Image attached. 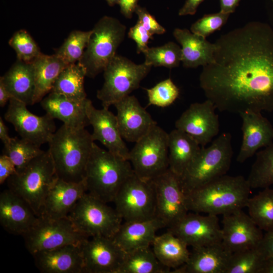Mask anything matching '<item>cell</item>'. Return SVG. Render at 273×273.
<instances>
[{"instance_id": "obj_1", "label": "cell", "mask_w": 273, "mask_h": 273, "mask_svg": "<svg viewBox=\"0 0 273 273\" xmlns=\"http://www.w3.org/2000/svg\"><path fill=\"white\" fill-rule=\"evenodd\" d=\"M213 62L204 67L200 85L221 112L273 111V28L250 22L215 42Z\"/></svg>"}, {"instance_id": "obj_2", "label": "cell", "mask_w": 273, "mask_h": 273, "mask_svg": "<svg viewBox=\"0 0 273 273\" xmlns=\"http://www.w3.org/2000/svg\"><path fill=\"white\" fill-rule=\"evenodd\" d=\"M251 187L242 175H224L186 194L188 211L225 215L246 207Z\"/></svg>"}, {"instance_id": "obj_3", "label": "cell", "mask_w": 273, "mask_h": 273, "mask_svg": "<svg viewBox=\"0 0 273 273\" xmlns=\"http://www.w3.org/2000/svg\"><path fill=\"white\" fill-rule=\"evenodd\" d=\"M94 143L85 128L63 124L57 130L48 143V150L58 177L67 182L83 181Z\"/></svg>"}, {"instance_id": "obj_4", "label": "cell", "mask_w": 273, "mask_h": 273, "mask_svg": "<svg viewBox=\"0 0 273 273\" xmlns=\"http://www.w3.org/2000/svg\"><path fill=\"white\" fill-rule=\"evenodd\" d=\"M133 173L128 160L94 143L83 180L86 193L106 203L113 202L122 184Z\"/></svg>"}, {"instance_id": "obj_5", "label": "cell", "mask_w": 273, "mask_h": 273, "mask_svg": "<svg viewBox=\"0 0 273 273\" xmlns=\"http://www.w3.org/2000/svg\"><path fill=\"white\" fill-rule=\"evenodd\" d=\"M58 178L49 150L17 170L7 180L8 189L24 199L35 214L41 215L46 198Z\"/></svg>"}, {"instance_id": "obj_6", "label": "cell", "mask_w": 273, "mask_h": 273, "mask_svg": "<svg viewBox=\"0 0 273 273\" xmlns=\"http://www.w3.org/2000/svg\"><path fill=\"white\" fill-rule=\"evenodd\" d=\"M233 154L232 136L229 132L221 134L208 147H202L179 177L185 194L225 175Z\"/></svg>"}, {"instance_id": "obj_7", "label": "cell", "mask_w": 273, "mask_h": 273, "mask_svg": "<svg viewBox=\"0 0 273 273\" xmlns=\"http://www.w3.org/2000/svg\"><path fill=\"white\" fill-rule=\"evenodd\" d=\"M126 27L116 18L105 16L91 30L84 54L78 62L84 68L86 76L95 78L103 72L116 56L124 39Z\"/></svg>"}, {"instance_id": "obj_8", "label": "cell", "mask_w": 273, "mask_h": 273, "mask_svg": "<svg viewBox=\"0 0 273 273\" xmlns=\"http://www.w3.org/2000/svg\"><path fill=\"white\" fill-rule=\"evenodd\" d=\"M152 66L136 64L122 56H116L105 68L104 82L97 93L103 108H108L138 88Z\"/></svg>"}, {"instance_id": "obj_9", "label": "cell", "mask_w": 273, "mask_h": 273, "mask_svg": "<svg viewBox=\"0 0 273 273\" xmlns=\"http://www.w3.org/2000/svg\"><path fill=\"white\" fill-rule=\"evenodd\" d=\"M68 217L76 230L88 238H112L122 221L115 209L87 193L78 201Z\"/></svg>"}, {"instance_id": "obj_10", "label": "cell", "mask_w": 273, "mask_h": 273, "mask_svg": "<svg viewBox=\"0 0 273 273\" xmlns=\"http://www.w3.org/2000/svg\"><path fill=\"white\" fill-rule=\"evenodd\" d=\"M135 143L128 160L138 176L151 180L169 168L168 133L157 124Z\"/></svg>"}, {"instance_id": "obj_11", "label": "cell", "mask_w": 273, "mask_h": 273, "mask_svg": "<svg viewBox=\"0 0 273 273\" xmlns=\"http://www.w3.org/2000/svg\"><path fill=\"white\" fill-rule=\"evenodd\" d=\"M124 221L144 220L156 217V197L151 180L131 174L122 184L113 202Z\"/></svg>"}, {"instance_id": "obj_12", "label": "cell", "mask_w": 273, "mask_h": 273, "mask_svg": "<svg viewBox=\"0 0 273 273\" xmlns=\"http://www.w3.org/2000/svg\"><path fill=\"white\" fill-rule=\"evenodd\" d=\"M23 236L25 247L32 255L68 245H79L89 238L76 230L68 216L59 219L38 216Z\"/></svg>"}, {"instance_id": "obj_13", "label": "cell", "mask_w": 273, "mask_h": 273, "mask_svg": "<svg viewBox=\"0 0 273 273\" xmlns=\"http://www.w3.org/2000/svg\"><path fill=\"white\" fill-rule=\"evenodd\" d=\"M151 181L155 192L156 217L169 228L189 211L179 177L168 168Z\"/></svg>"}, {"instance_id": "obj_14", "label": "cell", "mask_w": 273, "mask_h": 273, "mask_svg": "<svg viewBox=\"0 0 273 273\" xmlns=\"http://www.w3.org/2000/svg\"><path fill=\"white\" fill-rule=\"evenodd\" d=\"M27 105L11 98L4 115L21 138L40 146L49 143L56 130L54 119L47 114L37 116L30 112Z\"/></svg>"}, {"instance_id": "obj_15", "label": "cell", "mask_w": 273, "mask_h": 273, "mask_svg": "<svg viewBox=\"0 0 273 273\" xmlns=\"http://www.w3.org/2000/svg\"><path fill=\"white\" fill-rule=\"evenodd\" d=\"M216 107L209 100L194 103L185 111L175 123V128L181 130L205 147L219 131Z\"/></svg>"}, {"instance_id": "obj_16", "label": "cell", "mask_w": 273, "mask_h": 273, "mask_svg": "<svg viewBox=\"0 0 273 273\" xmlns=\"http://www.w3.org/2000/svg\"><path fill=\"white\" fill-rule=\"evenodd\" d=\"M167 230L192 248L219 243L222 240L221 228L218 218L215 215L188 212Z\"/></svg>"}, {"instance_id": "obj_17", "label": "cell", "mask_w": 273, "mask_h": 273, "mask_svg": "<svg viewBox=\"0 0 273 273\" xmlns=\"http://www.w3.org/2000/svg\"><path fill=\"white\" fill-rule=\"evenodd\" d=\"M83 273H117L124 252L112 238L93 237L80 244Z\"/></svg>"}, {"instance_id": "obj_18", "label": "cell", "mask_w": 273, "mask_h": 273, "mask_svg": "<svg viewBox=\"0 0 273 273\" xmlns=\"http://www.w3.org/2000/svg\"><path fill=\"white\" fill-rule=\"evenodd\" d=\"M222 216L221 243L229 251L258 246L263 235L249 214L241 209Z\"/></svg>"}, {"instance_id": "obj_19", "label": "cell", "mask_w": 273, "mask_h": 273, "mask_svg": "<svg viewBox=\"0 0 273 273\" xmlns=\"http://www.w3.org/2000/svg\"><path fill=\"white\" fill-rule=\"evenodd\" d=\"M86 109L89 124L93 128V141H99L109 151L128 160L130 150L121 135L116 116L108 108L96 109L89 99Z\"/></svg>"}, {"instance_id": "obj_20", "label": "cell", "mask_w": 273, "mask_h": 273, "mask_svg": "<svg viewBox=\"0 0 273 273\" xmlns=\"http://www.w3.org/2000/svg\"><path fill=\"white\" fill-rule=\"evenodd\" d=\"M114 106L121 135L127 142H136L157 124L134 96L128 95Z\"/></svg>"}, {"instance_id": "obj_21", "label": "cell", "mask_w": 273, "mask_h": 273, "mask_svg": "<svg viewBox=\"0 0 273 273\" xmlns=\"http://www.w3.org/2000/svg\"><path fill=\"white\" fill-rule=\"evenodd\" d=\"M243 139L237 161L243 163L273 141V126L261 112L247 111L239 114Z\"/></svg>"}, {"instance_id": "obj_22", "label": "cell", "mask_w": 273, "mask_h": 273, "mask_svg": "<svg viewBox=\"0 0 273 273\" xmlns=\"http://www.w3.org/2000/svg\"><path fill=\"white\" fill-rule=\"evenodd\" d=\"M38 216L29 205L10 190L0 194V223L8 233L24 235L36 223Z\"/></svg>"}, {"instance_id": "obj_23", "label": "cell", "mask_w": 273, "mask_h": 273, "mask_svg": "<svg viewBox=\"0 0 273 273\" xmlns=\"http://www.w3.org/2000/svg\"><path fill=\"white\" fill-rule=\"evenodd\" d=\"M187 262L171 273H225L230 256L221 242L192 248Z\"/></svg>"}, {"instance_id": "obj_24", "label": "cell", "mask_w": 273, "mask_h": 273, "mask_svg": "<svg viewBox=\"0 0 273 273\" xmlns=\"http://www.w3.org/2000/svg\"><path fill=\"white\" fill-rule=\"evenodd\" d=\"M86 193L83 181L71 183L58 178L46 198L40 216L51 219L68 216L78 201Z\"/></svg>"}, {"instance_id": "obj_25", "label": "cell", "mask_w": 273, "mask_h": 273, "mask_svg": "<svg viewBox=\"0 0 273 273\" xmlns=\"http://www.w3.org/2000/svg\"><path fill=\"white\" fill-rule=\"evenodd\" d=\"M32 256L42 273H83L80 244L39 251Z\"/></svg>"}, {"instance_id": "obj_26", "label": "cell", "mask_w": 273, "mask_h": 273, "mask_svg": "<svg viewBox=\"0 0 273 273\" xmlns=\"http://www.w3.org/2000/svg\"><path fill=\"white\" fill-rule=\"evenodd\" d=\"M165 227L157 217L144 220L124 221L112 239L125 252L150 247L157 231Z\"/></svg>"}, {"instance_id": "obj_27", "label": "cell", "mask_w": 273, "mask_h": 273, "mask_svg": "<svg viewBox=\"0 0 273 273\" xmlns=\"http://www.w3.org/2000/svg\"><path fill=\"white\" fill-rule=\"evenodd\" d=\"M88 99L76 101L63 95L51 92L40 102L46 114L57 119L63 124L74 128H85L89 124L86 106Z\"/></svg>"}, {"instance_id": "obj_28", "label": "cell", "mask_w": 273, "mask_h": 273, "mask_svg": "<svg viewBox=\"0 0 273 273\" xmlns=\"http://www.w3.org/2000/svg\"><path fill=\"white\" fill-rule=\"evenodd\" d=\"M173 35L181 46V62L184 67H204L213 62L215 43L210 42L186 28H175Z\"/></svg>"}, {"instance_id": "obj_29", "label": "cell", "mask_w": 273, "mask_h": 273, "mask_svg": "<svg viewBox=\"0 0 273 273\" xmlns=\"http://www.w3.org/2000/svg\"><path fill=\"white\" fill-rule=\"evenodd\" d=\"M202 147L186 132L174 129L168 133L169 168L179 177L199 154Z\"/></svg>"}, {"instance_id": "obj_30", "label": "cell", "mask_w": 273, "mask_h": 273, "mask_svg": "<svg viewBox=\"0 0 273 273\" xmlns=\"http://www.w3.org/2000/svg\"><path fill=\"white\" fill-rule=\"evenodd\" d=\"M0 80L13 98L27 105H33L35 83L32 62L17 59L9 70L1 76Z\"/></svg>"}, {"instance_id": "obj_31", "label": "cell", "mask_w": 273, "mask_h": 273, "mask_svg": "<svg viewBox=\"0 0 273 273\" xmlns=\"http://www.w3.org/2000/svg\"><path fill=\"white\" fill-rule=\"evenodd\" d=\"M34 75L35 89L33 105L40 102L50 93L61 72L68 65L55 54H41L32 62Z\"/></svg>"}, {"instance_id": "obj_32", "label": "cell", "mask_w": 273, "mask_h": 273, "mask_svg": "<svg viewBox=\"0 0 273 273\" xmlns=\"http://www.w3.org/2000/svg\"><path fill=\"white\" fill-rule=\"evenodd\" d=\"M151 245L159 261L169 269L180 267L189 258L190 252L188 245L168 230L161 235H157Z\"/></svg>"}, {"instance_id": "obj_33", "label": "cell", "mask_w": 273, "mask_h": 273, "mask_svg": "<svg viewBox=\"0 0 273 273\" xmlns=\"http://www.w3.org/2000/svg\"><path fill=\"white\" fill-rule=\"evenodd\" d=\"M85 76V70L79 62L69 64L59 74L51 92L76 101H84L87 99L84 87Z\"/></svg>"}, {"instance_id": "obj_34", "label": "cell", "mask_w": 273, "mask_h": 273, "mask_svg": "<svg viewBox=\"0 0 273 273\" xmlns=\"http://www.w3.org/2000/svg\"><path fill=\"white\" fill-rule=\"evenodd\" d=\"M150 247L125 252L117 273H168Z\"/></svg>"}, {"instance_id": "obj_35", "label": "cell", "mask_w": 273, "mask_h": 273, "mask_svg": "<svg viewBox=\"0 0 273 273\" xmlns=\"http://www.w3.org/2000/svg\"><path fill=\"white\" fill-rule=\"evenodd\" d=\"M246 207L249 215L261 230L266 232L273 229V189L263 188L249 198Z\"/></svg>"}, {"instance_id": "obj_36", "label": "cell", "mask_w": 273, "mask_h": 273, "mask_svg": "<svg viewBox=\"0 0 273 273\" xmlns=\"http://www.w3.org/2000/svg\"><path fill=\"white\" fill-rule=\"evenodd\" d=\"M247 180L251 189H263L273 185V141L256 153Z\"/></svg>"}, {"instance_id": "obj_37", "label": "cell", "mask_w": 273, "mask_h": 273, "mask_svg": "<svg viewBox=\"0 0 273 273\" xmlns=\"http://www.w3.org/2000/svg\"><path fill=\"white\" fill-rule=\"evenodd\" d=\"M265 260L258 248L232 253L225 273H260Z\"/></svg>"}, {"instance_id": "obj_38", "label": "cell", "mask_w": 273, "mask_h": 273, "mask_svg": "<svg viewBox=\"0 0 273 273\" xmlns=\"http://www.w3.org/2000/svg\"><path fill=\"white\" fill-rule=\"evenodd\" d=\"M143 54L144 63L152 67L162 66L171 69L178 67L181 62V49L172 41L160 47H149Z\"/></svg>"}, {"instance_id": "obj_39", "label": "cell", "mask_w": 273, "mask_h": 273, "mask_svg": "<svg viewBox=\"0 0 273 273\" xmlns=\"http://www.w3.org/2000/svg\"><path fill=\"white\" fill-rule=\"evenodd\" d=\"M43 152L40 146L28 140L12 138L8 144L4 145L3 154L10 158L17 170H20Z\"/></svg>"}, {"instance_id": "obj_40", "label": "cell", "mask_w": 273, "mask_h": 273, "mask_svg": "<svg viewBox=\"0 0 273 273\" xmlns=\"http://www.w3.org/2000/svg\"><path fill=\"white\" fill-rule=\"evenodd\" d=\"M91 32L72 31L55 54L67 65L78 62L84 54Z\"/></svg>"}, {"instance_id": "obj_41", "label": "cell", "mask_w": 273, "mask_h": 273, "mask_svg": "<svg viewBox=\"0 0 273 273\" xmlns=\"http://www.w3.org/2000/svg\"><path fill=\"white\" fill-rule=\"evenodd\" d=\"M8 43L15 51L17 59L25 62H32L42 54L32 36L24 29L15 32Z\"/></svg>"}, {"instance_id": "obj_42", "label": "cell", "mask_w": 273, "mask_h": 273, "mask_svg": "<svg viewBox=\"0 0 273 273\" xmlns=\"http://www.w3.org/2000/svg\"><path fill=\"white\" fill-rule=\"evenodd\" d=\"M146 90L148 95V105H152L160 107L171 105L179 94L178 88L170 78Z\"/></svg>"}, {"instance_id": "obj_43", "label": "cell", "mask_w": 273, "mask_h": 273, "mask_svg": "<svg viewBox=\"0 0 273 273\" xmlns=\"http://www.w3.org/2000/svg\"><path fill=\"white\" fill-rule=\"evenodd\" d=\"M230 14L218 13L204 15L194 22L191 31L206 38L214 32L219 30L226 22Z\"/></svg>"}, {"instance_id": "obj_44", "label": "cell", "mask_w": 273, "mask_h": 273, "mask_svg": "<svg viewBox=\"0 0 273 273\" xmlns=\"http://www.w3.org/2000/svg\"><path fill=\"white\" fill-rule=\"evenodd\" d=\"M134 13L138 15V21L152 36L154 34H162L165 32L166 29L145 8L138 5Z\"/></svg>"}, {"instance_id": "obj_45", "label": "cell", "mask_w": 273, "mask_h": 273, "mask_svg": "<svg viewBox=\"0 0 273 273\" xmlns=\"http://www.w3.org/2000/svg\"><path fill=\"white\" fill-rule=\"evenodd\" d=\"M128 36L135 41L138 54L144 53L148 49L149 40L152 39L153 36L138 21L129 29Z\"/></svg>"}, {"instance_id": "obj_46", "label": "cell", "mask_w": 273, "mask_h": 273, "mask_svg": "<svg viewBox=\"0 0 273 273\" xmlns=\"http://www.w3.org/2000/svg\"><path fill=\"white\" fill-rule=\"evenodd\" d=\"M257 248L265 261L273 259V229L263 235Z\"/></svg>"}, {"instance_id": "obj_47", "label": "cell", "mask_w": 273, "mask_h": 273, "mask_svg": "<svg viewBox=\"0 0 273 273\" xmlns=\"http://www.w3.org/2000/svg\"><path fill=\"white\" fill-rule=\"evenodd\" d=\"M17 171L16 167L10 159L6 154H3L0 156V184H3L8 178Z\"/></svg>"}, {"instance_id": "obj_48", "label": "cell", "mask_w": 273, "mask_h": 273, "mask_svg": "<svg viewBox=\"0 0 273 273\" xmlns=\"http://www.w3.org/2000/svg\"><path fill=\"white\" fill-rule=\"evenodd\" d=\"M138 0H121L119 6L121 13L126 18H132L137 7Z\"/></svg>"}, {"instance_id": "obj_49", "label": "cell", "mask_w": 273, "mask_h": 273, "mask_svg": "<svg viewBox=\"0 0 273 273\" xmlns=\"http://www.w3.org/2000/svg\"><path fill=\"white\" fill-rule=\"evenodd\" d=\"M204 0H187L183 7L179 10V16L194 15L198 7Z\"/></svg>"}, {"instance_id": "obj_50", "label": "cell", "mask_w": 273, "mask_h": 273, "mask_svg": "<svg viewBox=\"0 0 273 273\" xmlns=\"http://www.w3.org/2000/svg\"><path fill=\"white\" fill-rule=\"evenodd\" d=\"M240 0H220V11L225 14L234 13Z\"/></svg>"}, {"instance_id": "obj_51", "label": "cell", "mask_w": 273, "mask_h": 273, "mask_svg": "<svg viewBox=\"0 0 273 273\" xmlns=\"http://www.w3.org/2000/svg\"><path fill=\"white\" fill-rule=\"evenodd\" d=\"M12 98L11 94L5 86L3 82L0 80V106L4 107Z\"/></svg>"}, {"instance_id": "obj_52", "label": "cell", "mask_w": 273, "mask_h": 273, "mask_svg": "<svg viewBox=\"0 0 273 273\" xmlns=\"http://www.w3.org/2000/svg\"><path fill=\"white\" fill-rule=\"evenodd\" d=\"M8 133V129L2 117H0V139L4 145L8 144L11 140Z\"/></svg>"}, {"instance_id": "obj_53", "label": "cell", "mask_w": 273, "mask_h": 273, "mask_svg": "<svg viewBox=\"0 0 273 273\" xmlns=\"http://www.w3.org/2000/svg\"><path fill=\"white\" fill-rule=\"evenodd\" d=\"M260 273H273V259L265 261Z\"/></svg>"}, {"instance_id": "obj_54", "label": "cell", "mask_w": 273, "mask_h": 273, "mask_svg": "<svg viewBox=\"0 0 273 273\" xmlns=\"http://www.w3.org/2000/svg\"><path fill=\"white\" fill-rule=\"evenodd\" d=\"M110 6H113L116 4H119L121 0H105Z\"/></svg>"}, {"instance_id": "obj_55", "label": "cell", "mask_w": 273, "mask_h": 273, "mask_svg": "<svg viewBox=\"0 0 273 273\" xmlns=\"http://www.w3.org/2000/svg\"><path fill=\"white\" fill-rule=\"evenodd\" d=\"M272 20H273V10H272Z\"/></svg>"}, {"instance_id": "obj_56", "label": "cell", "mask_w": 273, "mask_h": 273, "mask_svg": "<svg viewBox=\"0 0 273 273\" xmlns=\"http://www.w3.org/2000/svg\"><path fill=\"white\" fill-rule=\"evenodd\" d=\"M273 2V0H271Z\"/></svg>"}]
</instances>
